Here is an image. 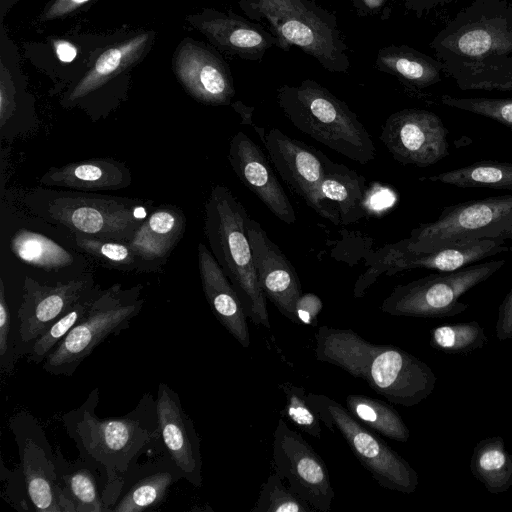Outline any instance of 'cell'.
I'll return each instance as SVG.
<instances>
[{
    "instance_id": "f546056e",
    "label": "cell",
    "mask_w": 512,
    "mask_h": 512,
    "mask_svg": "<svg viewBox=\"0 0 512 512\" xmlns=\"http://www.w3.org/2000/svg\"><path fill=\"white\" fill-rule=\"evenodd\" d=\"M421 179L458 188L512 190V162L478 161Z\"/></svg>"
},
{
    "instance_id": "7a4b0ae2",
    "label": "cell",
    "mask_w": 512,
    "mask_h": 512,
    "mask_svg": "<svg viewBox=\"0 0 512 512\" xmlns=\"http://www.w3.org/2000/svg\"><path fill=\"white\" fill-rule=\"evenodd\" d=\"M315 356L365 381L393 404L412 407L434 390L437 377L424 361L392 344H374L352 329L327 325L315 334Z\"/></svg>"
},
{
    "instance_id": "ac0fdd59",
    "label": "cell",
    "mask_w": 512,
    "mask_h": 512,
    "mask_svg": "<svg viewBox=\"0 0 512 512\" xmlns=\"http://www.w3.org/2000/svg\"><path fill=\"white\" fill-rule=\"evenodd\" d=\"M246 230L263 294L284 317L299 324L296 304L303 293L295 268L256 220L248 217Z\"/></svg>"
},
{
    "instance_id": "d6a6232c",
    "label": "cell",
    "mask_w": 512,
    "mask_h": 512,
    "mask_svg": "<svg viewBox=\"0 0 512 512\" xmlns=\"http://www.w3.org/2000/svg\"><path fill=\"white\" fill-rule=\"evenodd\" d=\"M381 64L389 71L418 87H427L440 80V67L411 50H384L379 54Z\"/></svg>"
},
{
    "instance_id": "2e32d148",
    "label": "cell",
    "mask_w": 512,
    "mask_h": 512,
    "mask_svg": "<svg viewBox=\"0 0 512 512\" xmlns=\"http://www.w3.org/2000/svg\"><path fill=\"white\" fill-rule=\"evenodd\" d=\"M92 276H82L55 285L26 276L18 309L19 342L28 353L33 342L80 299L95 288Z\"/></svg>"
},
{
    "instance_id": "8fae6325",
    "label": "cell",
    "mask_w": 512,
    "mask_h": 512,
    "mask_svg": "<svg viewBox=\"0 0 512 512\" xmlns=\"http://www.w3.org/2000/svg\"><path fill=\"white\" fill-rule=\"evenodd\" d=\"M8 427L18 449L31 510L63 512L56 454L41 423L31 413L19 411L11 416Z\"/></svg>"
},
{
    "instance_id": "8992f818",
    "label": "cell",
    "mask_w": 512,
    "mask_h": 512,
    "mask_svg": "<svg viewBox=\"0 0 512 512\" xmlns=\"http://www.w3.org/2000/svg\"><path fill=\"white\" fill-rule=\"evenodd\" d=\"M30 205L47 222L73 234L123 242L133 237L149 215L143 203L107 195L40 191Z\"/></svg>"
},
{
    "instance_id": "52a82bcc",
    "label": "cell",
    "mask_w": 512,
    "mask_h": 512,
    "mask_svg": "<svg viewBox=\"0 0 512 512\" xmlns=\"http://www.w3.org/2000/svg\"><path fill=\"white\" fill-rule=\"evenodd\" d=\"M141 290L142 285L124 289L121 284L100 290L82 320L46 357L43 369L53 376H72L101 343L129 328L145 302Z\"/></svg>"
},
{
    "instance_id": "7402d4cb",
    "label": "cell",
    "mask_w": 512,
    "mask_h": 512,
    "mask_svg": "<svg viewBox=\"0 0 512 512\" xmlns=\"http://www.w3.org/2000/svg\"><path fill=\"white\" fill-rule=\"evenodd\" d=\"M198 267L205 298L217 320L244 348L250 345L247 315L228 277L203 244H198Z\"/></svg>"
},
{
    "instance_id": "1f68e13d",
    "label": "cell",
    "mask_w": 512,
    "mask_h": 512,
    "mask_svg": "<svg viewBox=\"0 0 512 512\" xmlns=\"http://www.w3.org/2000/svg\"><path fill=\"white\" fill-rule=\"evenodd\" d=\"M10 249L22 262L46 271L60 270L73 256L51 238L28 229H19L10 240Z\"/></svg>"
},
{
    "instance_id": "44dd1931",
    "label": "cell",
    "mask_w": 512,
    "mask_h": 512,
    "mask_svg": "<svg viewBox=\"0 0 512 512\" xmlns=\"http://www.w3.org/2000/svg\"><path fill=\"white\" fill-rule=\"evenodd\" d=\"M184 479L178 466L163 453L155 460L135 463L124 475L111 511L143 512L159 507L173 484Z\"/></svg>"
},
{
    "instance_id": "d4e9b609",
    "label": "cell",
    "mask_w": 512,
    "mask_h": 512,
    "mask_svg": "<svg viewBox=\"0 0 512 512\" xmlns=\"http://www.w3.org/2000/svg\"><path fill=\"white\" fill-rule=\"evenodd\" d=\"M190 21L215 46L241 57H260L272 43L259 27L239 17L205 11Z\"/></svg>"
},
{
    "instance_id": "f1b7e54d",
    "label": "cell",
    "mask_w": 512,
    "mask_h": 512,
    "mask_svg": "<svg viewBox=\"0 0 512 512\" xmlns=\"http://www.w3.org/2000/svg\"><path fill=\"white\" fill-rule=\"evenodd\" d=\"M472 475L492 494L507 491L512 486V455L500 436L479 441L470 461Z\"/></svg>"
},
{
    "instance_id": "9a60e30c",
    "label": "cell",
    "mask_w": 512,
    "mask_h": 512,
    "mask_svg": "<svg viewBox=\"0 0 512 512\" xmlns=\"http://www.w3.org/2000/svg\"><path fill=\"white\" fill-rule=\"evenodd\" d=\"M502 253H512V245L493 240H479L430 252H385L380 250L376 253L377 259L374 264L357 281L354 296L362 297L365 290L382 273L393 275L412 269L450 272Z\"/></svg>"
},
{
    "instance_id": "277c9868",
    "label": "cell",
    "mask_w": 512,
    "mask_h": 512,
    "mask_svg": "<svg viewBox=\"0 0 512 512\" xmlns=\"http://www.w3.org/2000/svg\"><path fill=\"white\" fill-rule=\"evenodd\" d=\"M278 104L293 126L317 142L360 164L374 160V142L357 115L319 84L283 86Z\"/></svg>"
},
{
    "instance_id": "ffe728a7",
    "label": "cell",
    "mask_w": 512,
    "mask_h": 512,
    "mask_svg": "<svg viewBox=\"0 0 512 512\" xmlns=\"http://www.w3.org/2000/svg\"><path fill=\"white\" fill-rule=\"evenodd\" d=\"M174 72L188 93L204 104L226 105L234 95L227 70L210 51L183 43L174 57Z\"/></svg>"
},
{
    "instance_id": "6da1fadb",
    "label": "cell",
    "mask_w": 512,
    "mask_h": 512,
    "mask_svg": "<svg viewBox=\"0 0 512 512\" xmlns=\"http://www.w3.org/2000/svg\"><path fill=\"white\" fill-rule=\"evenodd\" d=\"M99 389L91 390L84 402L61 416L67 435L80 458L96 467L106 479L104 502L111 512L127 470L149 448L160 444L156 399L150 392L119 417L100 418L96 413Z\"/></svg>"
},
{
    "instance_id": "83f0119b",
    "label": "cell",
    "mask_w": 512,
    "mask_h": 512,
    "mask_svg": "<svg viewBox=\"0 0 512 512\" xmlns=\"http://www.w3.org/2000/svg\"><path fill=\"white\" fill-rule=\"evenodd\" d=\"M148 42L149 34L142 33L104 51L93 67L74 86L67 101L72 103L85 97L132 66L140 59Z\"/></svg>"
},
{
    "instance_id": "ee69618b",
    "label": "cell",
    "mask_w": 512,
    "mask_h": 512,
    "mask_svg": "<svg viewBox=\"0 0 512 512\" xmlns=\"http://www.w3.org/2000/svg\"><path fill=\"white\" fill-rule=\"evenodd\" d=\"M495 334L500 341L512 338V286L499 306Z\"/></svg>"
},
{
    "instance_id": "7dc6e473",
    "label": "cell",
    "mask_w": 512,
    "mask_h": 512,
    "mask_svg": "<svg viewBox=\"0 0 512 512\" xmlns=\"http://www.w3.org/2000/svg\"><path fill=\"white\" fill-rule=\"evenodd\" d=\"M233 109L241 116L242 123L246 125H253L252 123V111L253 108L246 107L240 101H237L232 104Z\"/></svg>"
},
{
    "instance_id": "4dcf8cb0",
    "label": "cell",
    "mask_w": 512,
    "mask_h": 512,
    "mask_svg": "<svg viewBox=\"0 0 512 512\" xmlns=\"http://www.w3.org/2000/svg\"><path fill=\"white\" fill-rule=\"evenodd\" d=\"M346 408L377 434L399 442H407L410 438V431L398 411L382 400L349 394L346 397Z\"/></svg>"
},
{
    "instance_id": "8d00e7d4",
    "label": "cell",
    "mask_w": 512,
    "mask_h": 512,
    "mask_svg": "<svg viewBox=\"0 0 512 512\" xmlns=\"http://www.w3.org/2000/svg\"><path fill=\"white\" fill-rule=\"evenodd\" d=\"M306 501L287 488L282 478L271 474L262 485L258 499L251 512H313Z\"/></svg>"
},
{
    "instance_id": "9c48e42d",
    "label": "cell",
    "mask_w": 512,
    "mask_h": 512,
    "mask_svg": "<svg viewBox=\"0 0 512 512\" xmlns=\"http://www.w3.org/2000/svg\"><path fill=\"white\" fill-rule=\"evenodd\" d=\"M307 398L324 425L342 435L360 464L382 488L405 494L416 490L419 483L416 470L376 432L324 394L308 392Z\"/></svg>"
},
{
    "instance_id": "60d3db41",
    "label": "cell",
    "mask_w": 512,
    "mask_h": 512,
    "mask_svg": "<svg viewBox=\"0 0 512 512\" xmlns=\"http://www.w3.org/2000/svg\"><path fill=\"white\" fill-rule=\"evenodd\" d=\"M22 475L23 474L19 466L16 470L5 471L4 464L2 463L1 480L4 488H6V495L9 501L17 509L31 510L24 476L21 478Z\"/></svg>"
},
{
    "instance_id": "e0dca14e",
    "label": "cell",
    "mask_w": 512,
    "mask_h": 512,
    "mask_svg": "<svg viewBox=\"0 0 512 512\" xmlns=\"http://www.w3.org/2000/svg\"><path fill=\"white\" fill-rule=\"evenodd\" d=\"M156 412L161 448L195 488L203 484L201 440L194 423L182 407L178 393L168 384H158Z\"/></svg>"
},
{
    "instance_id": "30bf717a",
    "label": "cell",
    "mask_w": 512,
    "mask_h": 512,
    "mask_svg": "<svg viewBox=\"0 0 512 512\" xmlns=\"http://www.w3.org/2000/svg\"><path fill=\"white\" fill-rule=\"evenodd\" d=\"M504 259L472 264L459 270L439 272L397 285L380 310L392 316L442 318L463 313L468 304L459 298L490 278L505 264Z\"/></svg>"
},
{
    "instance_id": "74e56055",
    "label": "cell",
    "mask_w": 512,
    "mask_h": 512,
    "mask_svg": "<svg viewBox=\"0 0 512 512\" xmlns=\"http://www.w3.org/2000/svg\"><path fill=\"white\" fill-rule=\"evenodd\" d=\"M76 245L86 253L115 267L131 266L137 256L128 242L74 234Z\"/></svg>"
},
{
    "instance_id": "b9f144b4",
    "label": "cell",
    "mask_w": 512,
    "mask_h": 512,
    "mask_svg": "<svg viewBox=\"0 0 512 512\" xmlns=\"http://www.w3.org/2000/svg\"><path fill=\"white\" fill-rule=\"evenodd\" d=\"M16 111V89L9 71L1 64L0 72V127L4 130Z\"/></svg>"
},
{
    "instance_id": "4316f807",
    "label": "cell",
    "mask_w": 512,
    "mask_h": 512,
    "mask_svg": "<svg viewBox=\"0 0 512 512\" xmlns=\"http://www.w3.org/2000/svg\"><path fill=\"white\" fill-rule=\"evenodd\" d=\"M321 194L339 216L340 224H351L366 215V181L343 164L326 162Z\"/></svg>"
},
{
    "instance_id": "d6986e66",
    "label": "cell",
    "mask_w": 512,
    "mask_h": 512,
    "mask_svg": "<svg viewBox=\"0 0 512 512\" xmlns=\"http://www.w3.org/2000/svg\"><path fill=\"white\" fill-rule=\"evenodd\" d=\"M229 163L239 180L282 222L292 225L295 210L262 149L244 132L233 135Z\"/></svg>"
},
{
    "instance_id": "d590c367",
    "label": "cell",
    "mask_w": 512,
    "mask_h": 512,
    "mask_svg": "<svg viewBox=\"0 0 512 512\" xmlns=\"http://www.w3.org/2000/svg\"><path fill=\"white\" fill-rule=\"evenodd\" d=\"M278 387L286 399L281 416L302 432L321 439V419L318 412L309 404L305 389L290 382L280 383Z\"/></svg>"
},
{
    "instance_id": "cb8c5ba5",
    "label": "cell",
    "mask_w": 512,
    "mask_h": 512,
    "mask_svg": "<svg viewBox=\"0 0 512 512\" xmlns=\"http://www.w3.org/2000/svg\"><path fill=\"white\" fill-rule=\"evenodd\" d=\"M56 467L63 512H106V479L92 464L78 457L67 460L58 448Z\"/></svg>"
},
{
    "instance_id": "f35d334b",
    "label": "cell",
    "mask_w": 512,
    "mask_h": 512,
    "mask_svg": "<svg viewBox=\"0 0 512 512\" xmlns=\"http://www.w3.org/2000/svg\"><path fill=\"white\" fill-rule=\"evenodd\" d=\"M441 102L446 106L481 115L512 127V98H457L443 95Z\"/></svg>"
},
{
    "instance_id": "7bdbcfd3",
    "label": "cell",
    "mask_w": 512,
    "mask_h": 512,
    "mask_svg": "<svg viewBox=\"0 0 512 512\" xmlns=\"http://www.w3.org/2000/svg\"><path fill=\"white\" fill-rule=\"evenodd\" d=\"M323 308L320 298L313 293H305L300 296L296 304V313L299 324L316 326L318 315Z\"/></svg>"
},
{
    "instance_id": "5b68a950",
    "label": "cell",
    "mask_w": 512,
    "mask_h": 512,
    "mask_svg": "<svg viewBox=\"0 0 512 512\" xmlns=\"http://www.w3.org/2000/svg\"><path fill=\"white\" fill-rule=\"evenodd\" d=\"M493 240L512 245V194L445 206L434 221L384 246L385 252H430L460 243Z\"/></svg>"
},
{
    "instance_id": "ab89813d",
    "label": "cell",
    "mask_w": 512,
    "mask_h": 512,
    "mask_svg": "<svg viewBox=\"0 0 512 512\" xmlns=\"http://www.w3.org/2000/svg\"><path fill=\"white\" fill-rule=\"evenodd\" d=\"M13 345L11 343V312L5 294L4 281L0 279V367L2 374L13 368Z\"/></svg>"
},
{
    "instance_id": "484cf974",
    "label": "cell",
    "mask_w": 512,
    "mask_h": 512,
    "mask_svg": "<svg viewBox=\"0 0 512 512\" xmlns=\"http://www.w3.org/2000/svg\"><path fill=\"white\" fill-rule=\"evenodd\" d=\"M186 218L174 206L154 209L128 241L137 258L156 261L166 258L182 238Z\"/></svg>"
},
{
    "instance_id": "7c38bea8",
    "label": "cell",
    "mask_w": 512,
    "mask_h": 512,
    "mask_svg": "<svg viewBox=\"0 0 512 512\" xmlns=\"http://www.w3.org/2000/svg\"><path fill=\"white\" fill-rule=\"evenodd\" d=\"M274 168L286 183L317 214L340 224L339 216L321 194L328 157L278 128H255Z\"/></svg>"
},
{
    "instance_id": "e575fe53",
    "label": "cell",
    "mask_w": 512,
    "mask_h": 512,
    "mask_svg": "<svg viewBox=\"0 0 512 512\" xmlns=\"http://www.w3.org/2000/svg\"><path fill=\"white\" fill-rule=\"evenodd\" d=\"M487 341L483 327L474 320L439 325L430 331V345L446 354H468Z\"/></svg>"
},
{
    "instance_id": "ba28073f",
    "label": "cell",
    "mask_w": 512,
    "mask_h": 512,
    "mask_svg": "<svg viewBox=\"0 0 512 512\" xmlns=\"http://www.w3.org/2000/svg\"><path fill=\"white\" fill-rule=\"evenodd\" d=\"M242 10L255 20H266L278 39L298 46L326 69L346 72L345 47L329 16L308 0H242Z\"/></svg>"
},
{
    "instance_id": "bcb514c9",
    "label": "cell",
    "mask_w": 512,
    "mask_h": 512,
    "mask_svg": "<svg viewBox=\"0 0 512 512\" xmlns=\"http://www.w3.org/2000/svg\"><path fill=\"white\" fill-rule=\"evenodd\" d=\"M53 44L59 60L68 63L75 59L77 49L72 43L65 40H57Z\"/></svg>"
},
{
    "instance_id": "836d02e7",
    "label": "cell",
    "mask_w": 512,
    "mask_h": 512,
    "mask_svg": "<svg viewBox=\"0 0 512 512\" xmlns=\"http://www.w3.org/2000/svg\"><path fill=\"white\" fill-rule=\"evenodd\" d=\"M99 292L100 289L96 286L37 338L29 349L28 361L35 364L43 363L52 350L86 315Z\"/></svg>"
},
{
    "instance_id": "4fadbf2b",
    "label": "cell",
    "mask_w": 512,
    "mask_h": 512,
    "mask_svg": "<svg viewBox=\"0 0 512 512\" xmlns=\"http://www.w3.org/2000/svg\"><path fill=\"white\" fill-rule=\"evenodd\" d=\"M273 436L275 473L315 510L330 511L335 493L322 458L283 418L278 420Z\"/></svg>"
},
{
    "instance_id": "f6af8a7d",
    "label": "cell",
    "mask_w": 512,
    "mask_h": 512,
    "mask_svg": "<svg viewBox=\"0 0 512 512\" xmlns=\"http://www.w3.org/2000/svg\"><path fill=\"white\" fill-rule=\"evenodd\" d=\"M91 0H54L45 10L42 20L67 16Z\"/></svg>"
},
{
    "instance_id": "3957f363",
    "label": "cell",
    "mask_w": 512,
    "mask_h": 512,
    "mask_svg": "<svg viewBox=\"0 0 512 512\" xmlns=\"http://www.w3.org/2000/svg\"><path fill=\"white\" fill-rule=\"evenodd\" d=\"M204 212V232L212 255L237 292L247 317L270 329L266 297L247 235L245 207L228 187L218 184L212 187Z\"/></svg>"
},
{
    "instance_id": "5bb4252c",
    "label": "cell",
    "mask_w": 512,
    "mask_h": 512,
    "mask_svg": "<svg viewBox=\"0 0 512 512\" xmlns=\"http://www.w3.org/2000/svg\"><path fill=\"white\" fill-rule=\"evenodd\" d=\"M448 133L437 114L412 108L391 114L380 140L396 161L428 167L449 155Z\"/></svg>"
},
{
    "instance_id": "603a6c76",
    "label": "cell",
    "mask_w": 512,
    "mask_h": 512,
    "mask_svg": "<svg viewBox=\"0 0 512 512\" xmlns=\"http://www.w3.org/2000/svg\"><path fill=\"white\" fill-rule=\"evenodd\" d=\"M40 183L84 192L117 190L131 184L128 167L112 158H94L51 167Z\"/></svg>"
}]
</instances>
